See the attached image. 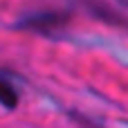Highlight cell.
<instances>
[{
	"label": "cell",
	"instance_id": "cell-1",
	"mask_svg": "<svg viewBox=\"0 0 128 128\" xmlns=\"http://www.w3.org/2000/svg\"><path fill=\"white\" fill-rule=\"evenodd\" d=\"M70 14H63V11H38V14H32V16H25L22 20H18V29H25V32H36V34H52V32H58L63 29L68 22H70Z\"/></svg>",
	"mask_w": 128,
	"mask_h": 128
},
{
	"label": "cell",
	"instance_id": "cell-2",
	"mask_svg": "<svg viewBox=\"0 0 128 128\" xmlns=\"http://www.w3.org/2000/svg\"><path fill=\"white\" fill-rule=\"evenodd\" d=\"M0 106H4L7 110H14L18 106V92H16V88L7 79H2V76H0Z\"/></svg>",
	"mask_w": 128,
	"mask_h": 128
}]
</instances>
